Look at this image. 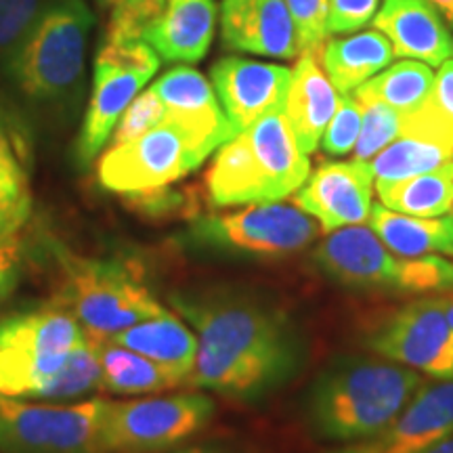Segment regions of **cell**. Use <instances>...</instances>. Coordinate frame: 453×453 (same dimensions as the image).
<instances>
[{
    "label": "cell",
    "instance_id": "obj_1",
    "mask_svg": "<svg viewBox=\"0 0 453 453\" xmlns=\"http://www.w3.org/2000/svg\"><path fill=\"white\" fill-rule=\"evenodd\" d=\"M173 307L197 334L187 387L235 401H258L281 388L304 364L298 327L280 307L246 292H179Z\"/></svg>",
    "mask_w": 453,
    "mask_h": 453
},
{
    "label": "cell",
    "instance_id": "obj_2",
    "mask_svg": "<svg viewBox=\"0 0 453 453\" xmlns=\"http://www.w3.org/2000/svg\"><path fill=\"white\" fill-rule=\"evenodd\" d=\"M424 384L411 367L373 355H340L311 382L304 413L311 433L347 445L380 433Z\"/></svg>",
    "mask_w": 453,
    "mask_h": 453
},
{
    "label": "cell",
    "instance_id": "obj_3",
    "mask_svg": "<svg viewBox=\"0 0 453 453\" xmlns=\"http://www.w3.org/2000/svg\"><path fill=\"white\" fill-rule=\"evenodd\" d=\"M311 174L286 110L271 111L219 147L206 173V194L214 208L281 202Z\"/></svg>",
    "mask_w": 453,
    "mask_h": 453
},
{
    "label": "cell",
    "instance_id": "obj_4",
    "mask_svg": "<svg viewBox=\"0 0 453 453\" xmlns=\"http://www.w3.org/2000/svg\"><path fill=\"white\" fill-rule=\"evenodd\" d=\"M93 26L87 0H50L7 73L27 105L44 113L76 110Z\"/></svg>",
    "mask_w": 453,
    "mask_h": 453
},
{
    "label": "cell",
    "instance_id": "obj_5",
    "mask_svg": "<svg viewBox=\"0 0 453 453\" xmlns=\"http://www.w3.org/2000/svg\"><path fill=\"white\" fill-rule=\"evenodd\" d=\"M321 273L361 292L453 294V260L443 257H401L372 226L353 225L332 231L313 252Z\"/></svg>",
    "mask_w": 453,
    "mask_h": 453
},
{
    "label": "cell",
    "instance_id": "obj_6",
    "mask_svg": "<svg viewBox=\"0 0 453 453\" xmlns=\"http://www.w3.org/2000/svg\"><path fill=\"white\" fill-rule=\"evenodd\" d=\"M57 258V303L76 317L88 338L101 340L166 313L139 271L118 260L87 258L64 248Z\"/></svg>",
    "mask_w": 453,
    "mask_h": 453
},
{
    "label": "cell",
    "instance_id": "obj_7",
    "mask_svg": "<svg viewBox=\"0 0 453 453\" xmlns=\"http://www.w3.org/2000/svg\"><path fill=\"white\" fill-rule=\"evenodd\" d=\"M87 332L59 303L0 317V395L41 399L44 387Z\"/></svg>",
    "mask_w": 453,
    "mask_h": 453
},
{
    "label": "cell",
    "instance_id": "obj_8",
    "mask_svg": "<svg viewBox=\"0 0 453 453\" xmlns=\"http://www.w3.org/2000/svg\"><path fill=\"white\" fill-rule=\"evenodd\" d=\"M319 234V223L296 203L258 202L240 211L194 219L183 242L217 257L281 260L303 252Z\"/></svg>",
    "mask_w": 453,
    "mask_h": 453
},
{
    "label": "cell",
    "instance_id": "obj_9",
    "mask_svg": "<svg viewBox=\"0 0 453 453\" xmlns=\"http://www.w3.org/2000/svg\"><path fill=\"white\" fill-rule=\"evenodd\" d=\"M212 416L214 401L203 393L110 401L101 445L105 453H164L200 434Z\"/></svg>",
    "mask_w": 453,
    "mask_h": 453
},
{
    "label": "cell",
    "instance_id": "obj_10",
    "mask_svg": "<svg viewBox=\"0 0 453 453\" xmlns=\"http://www.w3.org/2000/svg\"><path fill=\"white\" fill-rule=\"evenodd\" d=\"M160 55L143 38L104 42L95 57L93 88L76 141L81 166H88L99 156L122 113L160 70Z\"/></svg>",
    "mask_w": 453,
    "mask_h": 453
},
{
    "label": "cell",
    "instance_id": "obj_11",
    "mask_svg": "<svg viewBox=\"0 0 453 453\" xmlns=\"http://www.w3.org/2000/svg\"><path fill=\"white\" fill-rule=\"evenodd\" d=\"M110 401L36 405L0 395L3 453H105L101 426Z\"/></svg>",
    "mask_w": 453,
    "mask_h": 453
},
{
    "label": "cell",
    "instance_id": "obj_12",
    "mask_svg": "<svg viewBox=\"0 0 453 453\" xmlns=\"http://www.w3.org/2000/svg\"><path fill=\"white\" fill-rule=\"evenodd\" d=\"M203 157L185 130L164 118L162 124L124 145L107 147L97 164L104 189L124 197L164 189L200 168Z\"/></svg>",
    "mask_w": 453,
    "mask_h": 453
},
{
    "label": "cell",
    "instance_id": "obj_13",
    "mask_svg": "<svg viewBox=\"0 0 453 453\" xmlns=\"http://www.w3.org/2000/svg\"><path fill=\"white\" fill-rule=\"evenodd\" d=\"M376 355L430 378L453 376V342L445 296H424L390 311L365 334Z\"/></svg>",
    "mask_w": 453,
    "mask_h": 453
},
{
    "label": "cell",
    "instance_id": "obj_14",
    "mask_svg": "<svg viewBox=\"0 0 453 453\" xmlns=\"http://www.w3.org/2000/svg\"><path fill=\"white\" fill-rule=\"evenodd\" d=\"M373 173L370 162H324L294 194L292 203L313 217L324 234L370 220Z\"/></svg>",
    "mask_w": 453,
    "mask_h": 453
},
{
    "label": "cell",
    "instance_id": "obj_15",
    "mask_svg": "<svg viewBox=\"0 0 453 453\" xmlns=\"http://www.w3.org/2000/svg\"><path fill=\"white\" fill-rule=\"evenodd\" d=\"M453 430V376L424 380L387 428L326 453H422Z\"/></svg>",
    "mask_w": 453,
    "mask_h": 453
},
{
    "label": "cell",
    "instance_id": "obj_16",
    "mask_svg": "<svg viewBox=\"0 0 453 453\" xmlns=\"http://www.w3.org/2000/svg\"><path fill=\"white\" fill-rule=\"evenodd\" d=\"M211 82L223 111L235 133H242L258 118L286 110L292 70L277 64L223 57L211 70Z\"/></svg>",
    "mask_w": 453,
    "mask_h": 453
},
{
    "label": "cell",
    "instance_id": "obj_17",
    "mask_svg": "<svg viewBox=\"0 0 453 453\" xmlns=\"http://www.w3.org/2000/svg\"><path fill=\"white\" fill-rule=\"evenodd\" d=\"M151 88L166 107L168 120L185 130L203 157L237 134L226 120L212 82L194 67H173L157 78Z\"/></svg>",
    "mask_w": 453,
    "mask_h": 453
},
{
    "label": "cell",
    "instance_id": "obj_18",
    "mask_svg": "<svg viewBox=\"0 0 453 453\" xmlns=\"http://www.w3.org/2000/svg\"><path fill=\"white\" fill-rule=\"evenodd\" d=\"M225 49L273 59H298L300 44L286 0H223Z\"/></svg>",
    "mask_w": 453,
    "mask_h": 453
},
{
    "label": "cell",
    "instance_id": "obj_19",
    "mask_svg": "<svg viewBox=\"0 0 453 453\" xmlns=\"http://www.w3.org/2000/svg\"><path fill=\"white\" fill-rule=\"evenodd\" d=\"M372 24L401 59L437 67L453 57V30L433 0H382Z\"/></svg>",
    "mask_w": 453,
    "mask_h": 453
},
{
    "label": "cell",
    "instance_id": "obj_20",
    "mask_svg": "<svg viewBox=\"0 0 453 453\" xmlns=\"http://www.w3.org/2000/svg\"><path fill=\"white\" fill-rule=\"evenodd\" d=\"M217 30L214 0H168L160 15L145 27L143 41L164 61L197 64L211 49Z\"/></svg>",
    "mask_w": 453,
    "mask_h": 453
},
{
    "label": "cell",
    "instance_id": "obj_21",
    "mask_svg": "<svg viewBox=\"0 0 453 453\" xmlns=\"http://www.w3.org/2000/svg\"><path fill=\"white\" fill-rule=\"evenodd\" d=\"M340 93L334 87L319 57L313 50L298 55L292 70V82L286 99V116L290 120L300 150L311 156L319 147L327 124L336 111Z\"/></svg>",
    "mask_w": 453,
    "mask_h": 453
},
{
    "label": "cell",
    "instance_id": "obj_22",
    "mask_svg": "<svg viewBox=\"0 0 453 453\" xmlns=\"http://www.w3.org/2000/svg\"><path fill=\"white\" fill-rule=\"evenodd\" d=\"M321 67L340 95L355 93L361 84L380 73L395 59L393 44L382 32L365 30L326 41L319 55Z\"/></svg>",
    "mask_w": 453,
    "mask_h": 453
},
{
    "label": "cell",
    "instance_id": "obj_23",
    "mask_svg": "<svg viewBox=\"0 0 453 453\" xmlns=\"http://www.w3.org/2000/svg\"><path fill=\"white\" fill-rule=\"evenodd\" d=\"M32 139L24 118L0 101V200L19 229L32 211Z\"/></svg>",
    "mask_w": 453,
    "mask_h": 453
},
{
    "label": "cell",
    "instance_id": "obj_24",
    "mask_svg": "<svg viewBox=\"0 0 453 453\" xmlns=\"http://www.w3.org/2000/svg\"><path fill=\"white\" fill-rule=\"evenodd\" d=\"M110 340L166 367L168 372L179 376L183 384L189 382L196 365L197 336L168 311L160 317L139 321L127 330L113 334Z\"/></svg>",
    "mask_w": 453,
    "mask_h": 453
},
{
    "label": "cell",
    "instance_id": "obj_25",
    "mask_svg": "<svg viewBox=\"0 0 453 453\" xmlns=\"http://www.w3.org/2000/svg\"><path fill=\"white\" fill-rule=\"evenodd\" d=\"M370 226L401 257H453V212L443 217H410L376 203L370 214Z\"/></svg>",
    "mask_w": 453,
    "mask_h": 453
},
{
    "label": "cell",
    "instance_id": "obj_26",
    "mask_svg": "<svg viewBox=\"0 0 453 453\" xmlns=\"http://www.w3.org/2000/svg\"><path fill=\"white\" fill-rule=\"evenodd\" d=\"M95 340V338H93ZM97 342L101 364V388L113 395H147L177 388L183 384L179 376L147 359L145 355L130 350L110 338Z\"/></svg>",
    "mask_w": 453,
    "mask_h": 453
},
{
    "label": "cell",
    "instance_id": "obj_27",
    "mask_svg": "<svg viewBox=\"0 0 453 453\" xmlns=\"http://www.w3.org/2000/svg\"><path fill=\"white\" fill-rule=\"evenodd\" d=\"M382 206L410 217H443L453 212V160L401 180H376Z\"/></svg>",
    "mask_w": 453,
    "mask_h": 453
},
{
    "label": "cell",
    "instance_id": "obj_28",
    "mask_svg": "<svg viewBox=\"0 0 453 453\" xmlns=\"http://www.w3.org/2000/svg\"><path fill=\"white\" fill-rule=\"evenodd\" d=\"M434 84V73L428 64L418 59H401L384 67L355 90V97L382 101L403 116L420 110Z\"/></svg>",
    "mask_w": 453,
    "mask_h": 453
},
{
    "label": "cell",
    "instance_id": "obj_29",
    "mask_svg": "<svg viewBox=\"0 0 453 453\" xmlns=\"http://www.w3.org/2000/svg\"><path fill=\"white\" fill-rule=\"evenodd\" d=\"M449 160H453V147L418 134H399L372 157L370 168L376 180H401L439 168Z\"/></svg>",
    "mask_w": 453,
    "mask_h": 453
},
{
    "label": "cell",
    "instance_id": "obj_30",
    "mask_svg": "<svg viewBox=\"0 0 453 453\" xmlns=\"http://www.w3.org/2000/svg\"><path fill=\"white\" fill-rule=\"evenodd\" d=\"M401 134H418L453 147V57L441 64L420 110L403 116Z\"/></svg>",
    "mask_w": 453,
    "mask_h": 453
},
{
    "label": "cell",
    "instance_id": "obj_31",
    "mask_svg": "<svg viewBox=\"0 0 453 453\" xmlns=\"http://www.w3.org/2000/svg\"><path fill=\"white\" fill-rule=\"evenodd\" d=\"M101 388V364L97 353V342L87 338V342L73 349L59 372L55 373L41 393L44 401H67Z\"/></svg>",
    "mask_w": 453,
    "mask_h": 453
},
{
    "label": "cell",
    "instance_id": "obj_32",
    "mask_svg": "<svg viewBox=\"0 0 453 453\" xmlns=\"http://www.w3.org/2000/svg\"><path fill=\"white\" fill-rule=\"evenodd\" d=\"M50 0H0V76H7Z\"/></svg>",
    "mask_w": 453,
    "mask_h": 453
},
{
    "label": "cell",
    "instance_id": "obj_33",
    "mask_svg": "<svg viewBox=\"0 0 453 453\" xmlns=\"http://www.w3.org/2000/svg\"><path fill=\"white\" fill-rule=\"evenodd\" d=\"M361 110H364V120H361V133L353 150L355 160L370 162L373 156L401 134L403 128V113L376 99H359Z\"/></svg>",
    "mask_w": 453,
    "mask_h": 453
},
{
    "label": "cell",
    "instance_id": "obj_34",
    "mask_svg": "<svg viewBox=\"0 0 453 453\" xmlns=\"http://www.w3.org/2000/svg\"><path fill=\"white\" fill-rule=\"evenodd\" d=\"M361 120L364 110L353 93L340 95L336 111H334L330 124H327L324 137H321V150L327 156H347L355 150L357 139L361 133Z\"/></svg>",
    "mask_w": 453,
    "mask_h": 453
},
{
    "label": "cell",
    "instance_id": "obj_35",
    "mask_svg": "<svg viewBox=\"0 0 453 453\" xmlns=\"http://www.w3.org/2000/svg\"><path fill=\"white\" fill-rule=\"evenodd\" d=\"M164 118H166V107H164L160 97L154 93V88L143 90V93H139L133 99V104L127 107V111L118 120L110 137V147L124 145L128 141L139 139L141 134L150 133L151 128L162 124Z\"/></svg>",
    "mask_w": 453,
    "mask_h": 453
},
{
    "label": "cell",
    "instance_id": "obj_36",
    "mask_svg": "<svg viewBox=\"0 0 453 453\" xmlns=\"http://www.w3.org/2000/svg\"><path fill=\"white\" fill-rule=\"evenodd\" d=\"M168 0H118L111 7L105 41L143 38L145 27L162 13Z\"/></svg>",
    "mask_w": 453,
    "mask_h": 453
},
{
    "label": "cell",
    "instance_id": "obj_37",
    "mask_svg": "<svg viewBox=\"0 0 453 453\" xmlns=\"http://www.w3.org/2000/svg\"><path fill=\"white\" fill-rule=\"evenodd\" d=\"M300 44V53L313 50L319 55L327 36V0H286Z\"/></svg>",
    "mask_w": 453,
    "mask_h": 453
},
{
    "label": "cell",
    "instance_id": "obj_38",
    "mask_svg": "<svg viewBox=\"0 0 453 453\" xmlns=\"http://www.w3.org/2000/svg\"><path fill=\"white\" fill-rule=\"evenodd\" d=\"M382 0H327V32L353 34L372 24Z\"/></svg>",
    "mask_w": 453,
    "mask_h": 453
},
{
    "label": "cell",
    "instance_id": "obj_39",
    "mask_svg": "<svg viewBox=\"0 0 453 453\" xmlns=\"http://www.w3.org/2000/svg\"><path fill=\"white\" fill-rule=\"evenodd\" d=\"M21 269H24V243L17 231H13L0 240V307L15 292L21 280Z\"/></svg>",
    "mask_w": 453,
    "mask_h": 453
},
{
    "label": "cell",
    "instance_id": "obj_40",
    "mask_svg": "<svg viewBox=\"0 0 453 453\" xmlns=\"http://www.w3.org/2000/svg\"><path fill=\"white\" fill-rule=\"evenodd\" d=\"M164 453H234L226 447L219 443H197V445H187V447H174V449L164 451Z\"/></svg>",
    "mask_w": 453,
    "mask_h": 453
},
{
    "label": "cell",
    "instance_id": "obj_41",
    "mask_svg": "<svg viewBox=\"0 0 453 453\" xmlns=\"http://www.w3.org/2000/svg\"><path fill=\"white\" fill-rule=\"evenodd\" d=\"M422 453H453V430L451 433H447L445 437L434 441V443L426 447Z\"/></svg>",
    "mask_w": 453,
    "mask_h": 453
},
{
    "label": "cell",
    "instance_id": "obj_42",
    "mask_svg": "<svg viewBox=\"0 0 453 453\" xmlns=\"http://www.w3.org/2000/svg\"><path fill=\"white\" fill-rule=\"evenodd\" d=\"M13 231H17L13 226V220H11V214L7 211V206H4L3 200H0V240H3L4 235L13 234Z\"/></svg>",
    "mask_w": 453,
    "mask_h": 453
},
{
    "label": "cell",
    "instance_id": "obj_43",
    "mask_svg": "<svg viewBox=\"0 0 453 453\" xmlns=\"http://www.w3.org/2000/svg\"><path fill=\"white\" fill-rule=\"evenodd\" d=\"M434 4H437V9L443 13L445 21L449 24V27L453 30V0H433Z\"/></svg>",
    "mask_w": 453,
    "mask_h": 453
},
{
    "label": "cell",
    "instance_id": "obj_44",
    "mask_svg": "<svg viewBox=\"0 0 453 453\" xmlns=\"http://www.w3.org/2000/svg\"><path fill=\"white\" fill-rule=\"evenodd\" d=\"M445 311H447V321H449L451 342H453V294H447L445 296Z\"/></svg>",
    "mask_w": 453,
    "mask_h": 453
},
{
    "label": "cell",
    "instance_id": "obj_45",
    "mask_svg": "<svg viewBox=\"0 0 453 453\" xmlns=\"http://www.w3.org/2000/svg\"><path fill=\"white\" fill-rule=\"evenodd\" d=\"M116 3H118V0H97V4L101 9H111Z\"/></svg>",
    "mask_w": 453,
    "mask_h": 453
}]
</instances>
